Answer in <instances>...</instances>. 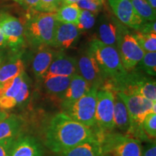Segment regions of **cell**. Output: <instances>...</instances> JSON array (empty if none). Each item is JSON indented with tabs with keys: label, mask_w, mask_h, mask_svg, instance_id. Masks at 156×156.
<instances>
[{
	"label": "cell",
	"mask_w": 156,
	"mask_h": 156,
	"mask_svg": "<svg viewBox=\"0 0 156 156\" xmlns=\"http://www.w3.org/2000/svg\"><path fill=\"white\" fill-rule=\"evenodd\" d=\"M98 140L91 128L76 122L64 112L56 114L45 132V144L56 154L83 142Z\"/></svg>",
	"instance_id": "cell-1"
},
{
	"label": "cell",
	"mask_w": 156,
	"mask_h": 156,
	"mask_svg": "<svg viewBox=\"0 0 156 156\" xmlns=\"http://www.w3.org/2000/svg\"><path fill=\"white\" fill-rule=\"evenodd\" d=\"M88 49L94 56L105 78L101 87L116 91L128 75V72L123 67L117 48L95 38L91 41Z\"/></svg>",
	"instance_id": "cell-2"
},
{
	"label": "cell",
	"mask_w": 156,
	"mask_h": 156,
	"mask_svg": "<svg viewBox=\"0 0 156 156\" xmlns=\"http://www.w3.org/2000/svg\"><path fill=\"white\" fill-rule=\"evenodd\" d=\"M55 13L28 11L25 24V37L35 46H53L57 25Z\"/></svg>",
	"instance_id": "cell-3"
},
{
	"label": "cell",
	"mask_w": 156,
	"mask_h": 156,
	"mask_svg": "<svg viewBox=\"0 0 156 156\" xmlns=\"http://www.w3.org/2000/svg\"><path fill=\"white\" fill-rule=\"evenodd\" d=\"M116 93L124 101L129 116L130 128L126 135H132L137 140L145 137L142 128V121L148 114L156 112V101H151L140 95Z\"/></svg>",
	"instance_id": "cell-4"
},
{
	"label": "cell",
	"mask_w": 156,
	"mask_h": 156,
	"mask_svg": "<svg viewBox=\"0 0 156 156\" xmlns=\"http://www.w3.org/2000/svg\"><path fill=\"white\" fill-rule=\"evenodd\" d=\"M98 90L96 87H91L83 96L64 109L63 112L76 122L92 128L95 125Z\"/></svg>",
	"instance_id": "cell-5"
},
{
	"label": "cell",
	"mask_w": 156,
	"mask_h": 156,
	"mask_svg": "<svg viewBox=\"0 0 156 156\" xmlns=\"http://www.w3.org/2000/svg\"><path fill=\"white\" fill-rule=\"evenodd\" d=\"M98 139L102 143L105 154L114 153L117 156H142L140 140L122 134L101 133Z\"/></svg>",
	"instance_id": "cell-6"
},
{
	"label": "cell",
	"mask_w": 156,
	"mask_h": 156,
	"mask_svg": "<svg viewBox=\"0 0 156 156\" xmlns=\"http://www.w3.org/2000/svg\"><path fill=\"white\" fill-rule=\"evenodd\" d=\"M116 48L123 67L127 72L133 70L138 65L145 53L124 25L120 31Z\"/></svg>",
	"instance_id": "cell-7"
},
{
	"label": "cell",
	"mask_w": 156,
	"mask_h": 156,
	"mask_svg": "<svg viewBox=\"0 0 156 156\" xmlns=\"http://www.w3.org/2000/svg\"><path fill=\"white\" fill-rule=\"evenodd\" d=\"M114 93L106 87L98 90L95 125L101 132H110L114 128Z\"/></svg>",
	"instance_id": "cell-8"
},
{
	"label": "cell",
	"mask_w": 156,
	"mask_h": 156,
	"mask_svg": "<svg viewBox=\"0 0 156 156\" xmlns=\"http://www.w3.org/2000/svg\"><path fill=\"white\" fill-rule=\"evenodd\" d=\"M115 92L140 95L151 101H156V83L151 78L136 72H128L126 79L117 87Z\"/></svg>",
	"instance_id": "cell-9"
},
{
	"label": "cell",
	"mask_w": 156,
	"mask_h": 156,
	"mask_svg": "<svg viewBox=\"0 0 156 156\" xmlns=\"http://www.w3.org/2000/svg\"><path fill=\"white\" fill-rule=\"evenodd\" d=\"M77 69L88 83L90 87H96L100 89L104 84L105 78L96 60L89 49L85 51L77 61Z\"/></svg>",
	"instance_id": "cell-10"
},
{
	"label": "cell",
	"mask_w": 156,
	"mask_h": 156,
	"mask_svg": "<svg viewBox=\"0 0 156 156\" xmlns=\"http://www.w3.org/2000/svg\"><path fill=\"white\" fill-rule=\"evenodd\" d=\"M0 28L6 43L12 49H17L24 42V26L19 19L6 12L0 13Z\"/></svg>",
	"instance_id": "cell-11"
},
{
	"label": "cell",
	"mask_w": 156,
	"mask_h": 156,
	"mask_svg": "<svg viewBox=\"0 0 156 156\" xmlns=\"http://www.w3.org/2000/svg\"><path fill=\"white\" fill-rule=\"evenodd\" d=\"M113 12L121 23L137 30L145 22L136 13L130 0H108Z\"/></svg>",
	"instance_id": "cell-12"
},
{
	"label": "cell",
	"mask_w": 156,
	"mask_h": 156,
	"mask_svg": "<svg viewBox=\"0 0 156 156\" xmlns=\"http://www.w3.org/2000/svg\"><path fill=\"white\" fill-rule=\"evenodd\" d=\"M25 77L24 72L0 85V110H10L20 104V92Z\"/></svg>",
	"instance_id": "cell-13"
},
{
	"label": "cell",
	"mask_w": 156,
	"mask_h": 156,
	"mask_svg": "<svg viewBox=\"0 0 156 156\" xmlns=\"http://www.w3.org/2000/svg\"><path fill=\"white\" fill-rule=\"evenodd\" d=\"M77 62L76 58L67 56L63 52H58L42 79L55 76L72 77L77 74Z\"/></svg>",
	"instance_id": "cell-14"
},
{
	"label": "cell",
	"mask_w": 156,
	"mask_h": 156,
	"mask_svg": "<svg viewBox=\"0 0 156 156\" xmlns=\"http://www.w3.org/2000/svg\"><path fill=\"white\" fill-rule=\"evenodd\" d=\"M98 27L99 41L108 46L116 48L120 31L124 25L119 23L116 19L110 15H103Z\"/></svg>",
	"instance_id": "cell-15"
},
{
	"label": "cell",
	"mask_w": 156,
	"mask_h": 156,
	"mask_svg": "<svg viewBox=\"0 0 156 156\" xmlns=\"http://www.w3.org/2000/svg\"><path fill=\"white\" fill-rule=\"evenodd\" d=\"M79 36L80 30L75 25L58 21L52 46L60 49H67L77 41Z\"/></svg>",
	"instance_id": "cell-16"
},
{
	"label": "cell",
	"mask_w": 156,
	"mask_h": 156,
	"mask_svg": "<svg viewBox=\"0 0 156 156\" xmlns=\"http://www.w3.org/2000/svg\"><path fill=\"white\" fill-rule=\"evenodd\" d=\"M90 87L84 78L79 74H75L71 78L69 86L64 93L61 106L65 109L86 93Z\"/></svg>",
	"instance_id": "cell-17"
},
{
	"label": "cell",
	"mask_w": 156,
	"mask_h": 156,
	"mask_svg": "<svg viewBox=\"0 0 156 156\" xmlns=\"http://www.w3.org/2000/svg\"><path fill=\"white\" fill-rule=\"evenodd\" d=\"M9 156H44L41 146L34 137L23 136L16 138Z\"/></svg>",
	"instance_id": "cell-18"
},
{
	"label": "cell",
	"mask_w": 156,
	"mask_h": 156,
	"mask_svg": "<svg viewBox=\"0 0 156 156\" xmlns=\"http://www.w3.org/2000/svg\"><path fill=\"white\" fill-rule=\"evenodd\" d=\"M73 77V76H72ZM72 77L55 76L42 79L44 92L49 98L62 103L65 91L69 86Z\"/></svg>",
	"instance_id": "cell-19"
},
{
	"label": "cell",
	"mask_w": 156,
	"mask_h": 156,
	"mask_svg": "<svg viewBox=\"0 0 156 156\" xmlns=\"http://www.w3.org/2000/svg\"><path fill=\"white\" fill-rule=\"evenodd\" d=\"M56 53L47 46H39L38 51L32 62L33 71L37 79L41 80L46 73Z\"/></svg>",
	"instance_id": "cell-20"
},
{
	"label": "cell",
	"mask_w": 156,
	"mask_h": 156,
	"mask_svg": "<svg viewBox=\"0 0 156 156\" xmlns=\"http://www.w3.org/2000/svg\"><path fill=\"white\" fill-rule=\"evenodd\" d=\"M104 155L103 145L98 140L83 142L58 153V156H104Z\"/></svg>",
	"instance_id": "cell-21"
},
{
	"label": "cell",
	"mask_w": 156,
	"mask_h": 156,
	"mask_svg": "<svg viewBox=\"0 0 156 156\" xmlns=\"http://www.w3.org/2000/svg\"><path fill=\"white\" fill-rule=\"evenodd\" d=\"M114 128L116 127L121 131L127 133L130 128L129 116L124 101L116 92L114 93Z\"/></svg>",
	"instance_id": "cell-22"
},
{
	"label": "cell",
	"mask_w": 156,
	"mask_h": 156,
	"mask_svg": "<svg viewBox=\"0 0 156 156\" xmlns=\"http://www.w3.org/2000/svg\"><path fill=\"white\" fill-rule=\"evenodd\" d=\"M23 122L19 116L11 114L0 122V140L17 138L22 128Z\"/></svg>",
	"instance_id": "cell-23"
},
{
	"label": "cell",
	"mask_w": 156,
	"mask_h": 156,
	"mask_svg": "<svg viewBox=\"0 0 156 156\" xmlns=\"http://www.w3.org/2000/svg\"><path fill=\"white\" fill-rule=\"evenodd\" d=\"M81 9L77 3L62 5L55 13L57 21L64 23H71L77 26Z\"/></svg>",
	"instance_id": "cell-24"
},
{
	"label": "cell",
	"mask_w": 156,
	"mask_h": 156,
	"mask_svg": "<svg viewBox=\"0 0 156 156\" xmlns=\"http://www.w3.org/2000/svg\"><path fill=\"white\" fill-rule=\"evenodd\" d=\"M25 72L24 63L20 58H16L0 67V85L16 77Z\"/></svg>",
	"instance_id": "cell-25"
},
{
	"label": "cell",
	"mask_w": 156,
	"mask_h": 156,
	"mask_svg": "<svg viewBox=\"0 0 156 156\" xmlns=\"http://www.w3.org/2000/svg\"><path fill=\"white\" fill-rule=\"evenodd\" d=\"M132 34L144 51L155 52L156 34H143L135 30Z\"/></svg>",
	"instance_id": "cell-26"
},
{
	"label": "cell",
	"mask_w": 156,
	"mask_h": 156,
	"mask_svg": "<svg viewBox=\"0 0 156 156\" xmlns=\"http://www.w3.org/2000/svg\"><path fill=\"white\" fill-rule=\"evenodd\" d=\"M132 6L138 15L145 20L155 21L156 11L146 0H130Z\"/></svg>",
	"instance_id": "cell-27"
},
{
	"label": "cell",
	"mask_w": 156,
	"mask_h": 156,
	"mask_svg": "<svg viewBox=\"0 0 156 156\" xmlns=\"http://www.w3.org/2000/svg\"><path fill=\"white\" fill-rule=\"evenodd\" d=\"M138 65L147 75H156V52H145Z\"/></svg>",
	"instance_id": "cell-28"
},
{
	"label": "cell",
	"mask_w": 156,
	"mask_h": 156,
	"mask_svg": "<svg viewBox=\"0 0 156 156\" xmlns=\"http://www.w3.org/2000/svg\"><path fill=\"white\" fill-rule=\"evenodd\" d=\"M142 128L146 136L155 140L156 136V112H151L145 117Z\"/></svg>",
	"instance_id": "cell-29"
},
{
	"label": "cell",
	"mask_w": 156,
	"mask_h": 156,
	"mask_svg": "<svg viewBox=\"0 0 156 156\" xmlns=\"http://www.w3.org/2000/svg\"><path fill=\"white\" fill-rule=\"evenodd\" d=\"M95 23V14L87 10H82L77 25L79 30H87L94 26Z\"/></svg>",
	"instance_id": "cell-30"
},
{
	"label": "cell",
	"mask_w": 156,
	"mask_h": 156,
	"mask_svg": "<svg viewBox=\"0 0 156 156\" xmlns=\"http://www.w3.org/2000/svg\"><path fill=\"white\" fill-rule=\"evenodd\" d=\"M64 5L62 0H40L36 10L41 12L56 13Z\"/></svg>",
	"instance_id": "cell-31"
},
{
	"label": "cell",
	"mask_w": 156,
	"mask_h": 156,
	"mask_svg": "<svg viewBox=\"0 0 156 156\" xmlns=\"http://www.w3.org/2000/svg\"><path fill=\"white\" fill-rule=\"evenodd\" d=\"M103 3L100 0H79L77 5L82 10H87L93 14H97L101 11Z\"/></svg>",
	"instance_id": "cell-32"
},
{
	"label": "cell",
	"mask_w": 156,
	"mask_h": 156,
	"mask_svg": "<svg viewBox=\"0 0 156 156\" xmlns=\"http://www.w3.org/2000/svg\"><path fill=\"white\" fill-rule=\"evenodd\" d=\"M16 138L0 140V156H9L12 146Z\"/></svg>",
	"instance_id": "cell-33"
},
{
	"label": "cell",
	"mask_w": 156,
	"mask_h": 156,
	"mask_svg": "<svg viewBox=\"0 0 156 156\" xmlns=\"http://www.w3.org/2000/svg\"><path fill=\"white\" fill-rule=\"evenodd\" d=\"M28 11L36 10L40 0H13Z\"/></svg>",
	"instance_id": "cell-34"
},
{
	"label": "cell",
	"mask_w": 156,
	"mask_h": 156,
	"mask_svg": "<svg viewBox=\"0 0 156 156\" xmlns=\"http://www.w3.org/2000/svg\"><path fill=\"white\" fill-rule=\"evenodd\" d=\"M155 25V21H153V22L150 21L149 23L145 22L136 30L140 31V32L143 33V34H156Z\"/></svg>",
	"instance_id": "cell-35"
},
{
	"label": "cell",
	"mask_w": 156,
	"mask_h": 156,
	"mask_svg": "<svg viewBox=\"0 0 156 156\" xmlns=\"http://www.w3.org/2000/svg\"><path fill=\"white\" fill-rule=\"evenodd\" d=\"M142 156H156L155 142H152L151 145L144 148L142 151Z\"/></svg>",
	"instance_id": "cell-36"
},
{
	"label": "cell",
	"mask_w": 156,
	"mask_h": 156,
	"mask_svg": "<svg viewBox=\"0 0 156 156\" xmlns=\"http://www.w3.org/2000/svg\"><path fill=\"white\" fill-rule=\"evenodd\" d=\"M6 44H7V43H6L5 36H4L2 30L1 28H0V48L3 47Z\"/></svg>",
	"instance_id": "cell-37"
},
{
	"label": "cell",
	"mask_w": 156,
	"mask_h": 156,
	"mask_svg": "<svg viewBox=\"0 0 156 156\" xmlns=\"http://www.w3.org/2000/svg\"><path fill=\"white\" fill-rule=\"evenodd\" d=\"M9 116V113L7 111H2L0 110V122L5 119L6 117Z\"/></svg>",
	"instance_id": "cell-38"
},
{
	"label": "cell",
	"mask_w": 156,
	"mask_h": 156,
	"mask_svg": "<svg viewBox=\"0 0 156 156\" xmlns=\"http://www.w3.org/2000/svg\"><path fill=\"white\" fill-rule=\"evenodd\" d=\"M79 0H62L64 5H70V4L77 3Z\"/></svg>",
	"instance_id": "cell-39"
},
{
	"label": "cell",
	"mask_w": 156,
	"mask_h": 156,
	"mask_svg": "<svg viewBox=\"0 0 156 156\" xmlns=\"http://www.w3.org/2000/svg\"><path fill=\"white\" fill-rule=\"evenodd\" d=\"M148 4L151 6L154 9H155L156 8V0H146Z\"/></svg>",
	"instance_id": "cell-40"
},
{
	"label": "cell",
	"mask_w": 156,
	"mask_h": 156,
	"mask_svg": "<svg viewBox=\"0 0 156 156\" xmlns=\"http://www.w3.org/2000/svg\"><path fill=\"white\" fill-rule=\"evenodd\" d=\"M1 66H2V57L0 56V67H1Z\"/></svg>",
	"instance_id": "cell-41"
},
{
	"label": "cell",
	"mask_w": 156,
	"mask_h": 156,
	"mask_svg": "<svg viewBox=\"0 0 156 156\" xmlns=\"http://www.w3.org/2000/svg\"><path fill=\"white\" fill-rule=\"evenodd\" d=\"M113 153V154H114V156H117V155H116V154H115L114 153Z\"/></svg>",
	"instance_id": "cell-42"
},
{
	"label": "cell",
	"mask_w": 156,
	"mask_h": 156,
	"mask_svg": "<svg viewBox=\"0 0 156 156\" xmlns=\"http://www.w3.org/2000/svg\"><path fill=\"white\" fill-rule=\"evenodd\" d=\"M100 1H101V2H104V0H100Z\"/></svg>",
	"instance_id": "cell-43"
}]
</instances>
